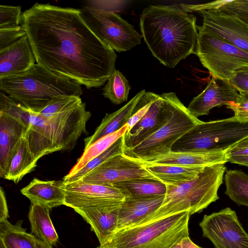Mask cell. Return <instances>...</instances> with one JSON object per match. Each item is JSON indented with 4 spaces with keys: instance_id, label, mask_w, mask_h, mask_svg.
<instances>
[{
    "instance_id": "d6a6232c",
    "label": "cell",
    "mask_w": 248,
    "mask_h": 248,
    "mask_svg": "<svg viewBox=\"0 0 248 248\" xmlns=\"http://www.w3.org/2000/svg\"><path fill=\"white\" fill-rule=\"evenodd\" d=\"M204 4V10L218 8L230 12L248 25V0H218Z\"/></svg>"
},
{
    "instance_id": "4dcf8cb0",
    "label": "cell",
    "mask_w": 248,
    "mask_h": 248,
    "mask_svg": "<svg viewBox=\"0 0 248 248\" xmlns=\"http://www.w3.org/2000/svg\"><path fill=\"white\" fill-rule=\"evenodd\" d=\"M130 89L125 76L120 71L115 70L108 79L103 95L113 104L119 105L127 101Z\"/></svg>"
},
{
    "instance_id": "4fadbf2b",
    "label": "cell",
    "mask_w": 248,
    "mask_h": 248,
    "mask_svg": "<svg viewBox=\"0 0 248 248\" xmlns=\"http://www.w3.org/2000/svg\"><path fill=\"white\" fill-rule=\"evenodd\" d=\"M176 96L173 92L160 95L144 116L124 134L123 150L138 145L167 123L172 114Z\"/></svg>"
},
{
    "instance_id": "83f0119b",
    "label": "cell",
    "mask_w": 248,
    "mask_h": 248,
    "mask_svg": "<svg viewBox=\"0 0 248 248\" xmlns=\"http://www.w3.org/2000/svg\"><path fill=\"white\" fill-rule=\"evenodd\" d=\"M125 197H148L164 195L166 184L159 180L136 179L124 181L113 185Z\"/></svg>"
},
{
    "instance_id": "9a60e30c",
    "label": "cell",
    "mask_w": 248,
    "mask_h": 248,
    "mask_svg": "<svg viewBox=\"0 0 248 248\" xmlns=\"http://www.w3.org/2000/svg\"><path fill=\"white\" fill-rule=\"evenodd\" d=\"M64 191V205L74 210L123 202L125 198L120 190L113 186L84 183L78 180L65 184Z\"/></svg>"
},
{
    "instance_id": "8d00e7d4",
    "label": "cell",
    "mask_w": 248,
    "mask_h": 248,
    "mask_svg": "<svg viewBox=\"0 0 248 248\" xmlns=\"http://www.w3.org/2000/svg\"><path fill=\"white\" fill-rule=\"evenodd\" d=\"M228 162L248 167V137L232 147Z\"/></svg>"
},
{
    "instance_id": "5bb4252c",
    "label": "cell",
    "mask_w": 248,
    "mask_h": 248,
    "mask_svg": "<svg viewBox=\"0 0 248 248\" xmlns=\"http://www.w3.org/2000/svg\"><path fill=\"white\" fill-rule=\"evenodd\" d=\"M203 28L248 53V25L234 14L218 8L200 10Z\"/></svg>"
},
{
    "instance_id": "d590c367",
    "label": "cell",
    "mask_w": 248,
    "mask_h": 248,
    "mask_svg": "<svg viewBox=\"0 0 248 248\" xmlns=\"http://www.w3.org/2000/svg\"><path fill=\"white\" fill-rule=\"evenodd\" d=\"M22 13L20 6L0 5V28L18 26Z\"/></svg>"
},
{
    "instance_id": "7bdbcfd3",
    "label": "cell",
    "mask_w": 248,
    "mask_h": 248,
    "mask_svg": "<svg viewBox=\"0 0 248 248\" xmlns=\"http://www.w3.org/2000/svg\"><path fill=\"white\" fill-rule=\"evenodd\" d=\"M38 244L39 248H52V246L38 239Z\"/></svg>"
},
{
    "instance_id": "2e32d148",
    "label": "cell",
    "mask_w": 248,
    "mask_h": 248,
    "mask_svg": "<svg viewBox=\"0 0 248 248\" xmlns=\"http://www.w3.org/2000/svg\"><path fill=\"white\" fill-rule=\"evenodd\" d=\"M240 96L229 81L212 77L204 90L194 97L187 108L194 116L207 115L216 107L235 102Z\"/></svg>"
},
{
    "instance_id": "7402d4cb",
    "label": "cell",
    "mask_w": 248,
    "mask_h": 248,
    "mask_svg": "<svg viewBox=\"0 0 248 248\" xmlns=\"http://www.w3.org/2000/svg\"><path fill=\"white\" fill-rule=\"evenodd\" d=\"M28 126L19 117L0 110V176L3 178L10 154Z\"/></svg>"
},
{
    "instance_id": "836d02e7",
    "label": "cell",
    "mask_w": 248,
    "mask_h": 248,
    "mask_svg": "<svg viewBox=\"0 0 248 248\" xmlns=\"http://www.w3.org/2000/svg\"><path fill=\"white\" fill-rule=\"evenodd\" d=\"M160 95L152 92H145L135 105L132 115L127 122L128 130H130L146 114L152 104Z\"/></svg>"
},
{
    "instance_id": "f6af8a7d",
    "label": "cell",
    "mask_w": 248,
    "mask_h": 248,
    "mask_svg": "<svg viewBox=\"0 0 248 248\" xmlns=\"http://www.w3.org/2000/svg\"><path fill=\"white\" fill-rule=\"evenodd\" d=\"M97 248H110V247H106V246H99L98 247H97Z\"/></svg>"
},
{
    "instance_id": "603a6c76",
    "label": "cell",
    "mask_w": 248,
    "mask_h": 248,
    "mask_svg": "<svg viewBox=\"0 0 248 248\" xmlns=\"http://www.w3.org/2000/svg\"><path fill=\"white\" fill-rule=\"evenodd\" d=\"M37 162L31 152L28 141L24 136L11 151L3 178L17 184L25 175L35 169Z\"/></svg>"
},
{
    "instance_id": "7a4b0ae2",
    "label": "cell",
    "mask_w": 248,
    "mask_h": 248,
    "mask_svg": "<svg viewBox=\"0 0 248 248\" xmlns=\"http://www.w3.org/2000/svg\"><path fill=\"white\" fill-rule=\"evenodd\" d=\"M0 110L19 117L28 126L25 138L37 161L55 152L73 149L79 138L87 132L86 124L91 117L83 102L45 116L29 110L1 91Z\"/></svg>"
},
{
    "instance_id": "e575fe53",
    "label": "cell",
    "mask_w": 248,
    "mask_h": 248,
    "mask_svg": "<svg viewBox=\"0 0 248 248\" xmlns=\"http://www.w3.org/2000/svg\"><path fill=\"white\" fill-rule=\"evenodd\" d=\"M82 102L80 97L64 96L54 100L38 113L45 116H50L74 108Z\"/></svg>"
},
{
    "instance_id": "7c38bea8",
    "label": "cell",
    "mask_w": 248,
    "mask_h": 248,
    "mask_svg": "<svg viewBox=\"0 0 248 248\" xmlns=\"http://www.w3.org/2000/svg\"><path fill=\"white\" fill-rule=\"evenodd\" d=\"M136 179L159 180L143 164L121 154L109 158L78 181L113 186L120 182Z\"/></svg>"
},
{
    "instance_id": "d4e9b609",
    "label": "cell",
    "mask_w": 248,
    "mask_h": 248,
    "mask_svg": "<svg viewBox=\"0 0 248 248\" xmlns=\"http://www.w3.org/2000/svg\"><path fill=\"white\" fill-rule=\"evenodd\" d=\"M50 209L31 203L28 218L31 233L50 246L56 245L59 237L49 215Z\"/></svg>"
},
{
    "instance_id": "b9f144b4",
    "label": "cell",
    "mask_w": 248,
    "mask_h": 248,
    "mask_svg": "<svg viewBox=\"0 0 248 248\" xmlns=\"http://www.w3.org/2000/svg\"><path fill=\"white\" fill-rule=\"evenodd\" d=\"M170 248H203L195 244L189 236L180 238Z\"/></svg>"
},
{
    "instance_id": "ee69618b",
    "label": "cell",
    "mask_w": 248,
    "mask_h": 248,
    "mask_svg": "<svg viewBox=\"0 0 248 248\" xmlns=\"http://www.w3.org/2000/svg\"><path fill=\"white\" fill-rule=\"evenodd\" d=\"M240 94L244 98L248 100V93H241Z\"/></svg>"
},
{
    "instance_id": "60d3db41",
    "label": "cell",
    "mask_w": 248,
    "mask_h": 248,
    "mask_svg": "<svg viewBox=\"0 0 248 248\" xmlns=\"http://www.w3.org/2000/svg\"><path fill=\"white\" fill-rule=\"evenodd\" d=\"M8 209L5 192L2 187L0 189V222L8 220Z\"/></svg>"
},
{
    "instance_id": "3957f363",
    "label": "cell",
    "mask_w": 248,
    "mask_h": 248,
    "mask_svg": "<svg viewBox=\"0 0 248 248\" xmlns=\"http://www.w3.org/2000/svg\"><path fill=\"white\" fill-rule=\"evenodd\" d=\"M140 25L148 47L165 66L173 68L182 60L195 54L198 34L196 18L179 5L145 8Z\"/></svg>"
},
{
    "instance_id": "e0dca14e",
    "label": "cell",
    "mask_w": 248,
    "mask_h": 248,
    "mask_svg": "<svg viewBox=\"0 0 248 248\" xmlns=\"http://www.w3.org/2000/svg\"><path fill=\"white\" fill-rule=\"evenodd\" d=\"M123 202L87 207L75 211L91 226L100 246L105 245L118 229V216Z\"/></svg>"
},
{
    "instance_id": "30bf717a",
    "label": "cell",
    "mask_w": 248,
    "mask_h": 248,
    "mask_svg": "<svg viewBox=\"0 0 248 248\" xmlns=\"http://www.w3.org/2000/svg\"><path fill=\"white\" fill-rule=\"evenodd\" d=\"M83 16L95 34L104 44L118 52L131 49L143 38L134 26L114 12L88 6L81 9Z\"/></svg>"
},
{
    "instance_id": "ffe728a7",
    "label": "cell",
    "mask_w": 248,
    "mask_h": 248,
    "mask_svg": "<svg viewBox=\"0 0 248 248\" xmlns=\"http://www.w3.org/2000/svg\"><path fill=\"white\" fill-rule=\"evenodd\" d=\"M164 195L127 197L120 208L117 231L134 226L161 206Z\"/></svg>"
},
{
    "instance_id": "277c9868",
    "label": "cell",
    "mask_w": 248,
    "mask_h": 248,
    "mask_svg": "<svg viewBox=\"0 0 248 248\" xmlns=\"http://www.w3.org/2000/svg\"><path fill=\"white\" fill-rule=\"evenodd\" d=\"M0 90L29 110L39 112L64 96L80 97L81 85L35 63L25 72L0 78Z\"/></svg>"
},
{
    "instance_id": "484cf974",
    "label": "cell",
    "mask_w": 248,
    "mask_h": 248,
    "mask_svg": "<svg viewBox=\"0 0 248 248\" xmlns=\"http://www.w3.org/2000/svg\"><path fill=\"white\" fill-rule=\"evenodd\" d=\"M23 221L13 224L0 222V248H39L37 238L22 227Z\"/></svg>"
},
{
    "instance_id": "ac0fdd59",
    "label": "cell",
    "mask_w": 248,
    "mask_h": 248,
    "mask_svg": "<svg viewBox=\"0 0 248 248\" xmlns=\"http://www.w3.org/2000/svg\"><path fill=\"white\" fill-rule=\"evenodd\" d=\"M194 152H173L155 158L139 161L143 164H162L184 167H206L225 164L229 161V150Z\"/></svg>"
},
{
    "instance_id": "d6986e66",
    "label": "cell",
    "mask_w": 248,
    "mask_h": 248,
    "mask_svg": "<svg viewBox=\"0 0 248 248\" xmlns=\"http://www.w3.org/2000/svg\"><path fill=\"white\" fill-rule=\"evenodd\" d=\"M36 62L27 35L0 50V78L25 72Z\"/></svg>"
},
{
    "instance_id": "1f68e13d",
    "label": "cell",
    "mask_w": 248,
    "mask_h": 248,
    "mask_svg": "<svg viewBox=\"0 0 248 248\" xmlns=\"http://www.w3.org/2000/svg\"><path fill=\"white\" fill-rule=\"evenodd\" d=\"M123 137L119 138L105 151L89 161L75 174L69 177H63L62 180L66 184L78 181L109 158L116 155L123 154Z\"/></svg>"
},
{
    "instance_id": "52a82bcc",
    "label": "cell",
    "mask_w": 248,
    "mask_h": 248,
    "mask_svg": "<svg viewBox=\"0 0 248 248\" xmlns=\"http://www.w3.org/2000/svg\"><path fill=\"white\" fill-rule=\"evenodd\" d=\"M248 137V122L240 123L234 116L202 122L183 135L171 152H194L230 149Z\"/></svg>"
},
{
    "instance_id": "cb8c5ba5",
    "label": "cell",
    "mask_w": 248,
    "mask_h": 248,
    "mask_svg": "<svg viewBox=\"0 0 248 248\" xmlns=\"http://www.w3.org/2000/svg\"><path fill=\"white\" fill-rule=\"evenodd\" d=\"M145 92V90H141L118 110L106 113L94 133L84 139V150L101 138L118 131L127 124L135 105Z\"/></svg>"
},
{
    "instance_id": "f35d334b",
    "label": "cell",
    "mask_w": 248,
    "mask_h": 248,
    "mask_svg": "<svg viewBox=\"0 0 248 248\" xmlns=\"http://www.w3.org/2000/svg\"><path fill=\"white\" fill-rule=\"evenodd\" d=\"M226 107L234 112V116L240 123L248 122V100L240 94L235 102L229 103Z\"/></svg>"
},
{
    "instance_id": "8fae6325",
    "label": "cell",
    "mask_w": 248,
    "mask_h": 248,
    "mask_svg": "<svg viewBox=\"0 0 248 248\" xmlns=\"http://www.w3.org/2000/svg\"><path fill=\"white\" fill-rule=\"evenodd\" d=\"M199 226L215 248H248V233L230 207L204 215Z\"/></svg>"
},
{
    "instance_id": "f546056e",
    "label": "cell",
    "mask_w": 248,
    "mask_h": 248,
    "mask_svg": "<svg viewBox=\"0 0 248 248\" xmlns=\"http://www.w3.org/2000/svg\"><path fill=\"white\" fill-rule=\"evenodd\" d=\"M128 129L127 124L118 131L106 136L84 150L81 156L69 173L64 177H69L84 167L89 161L105 151L116 140L124 135Z\"/></svg>"
},
{
    "instance_id": "44dd1931",
    "label": "cell",
    "mask_w": 248,
    "mask_h": 248,
    "mask_svg": "<svg viewBox=\"0 0 248 248\" xmlns=\"http://www.w3.org/2000/svg\"><path fill=\"white\" fill-rule=\"evenodd\" d=\"M65 184L63 180L44 181L34 178L20 192L31 203L51 209L64 205Z\"/></svg>"
},
{
    "instance_id": "4316f807",
    "label": "cell",
    "mask_w": 248,
    "mask_h": 248,
    "mask_svg": "<svg viewBox=\"0 0 248 248\" xmlns=\"http://www.w3.org/2000/svg\"><path fill=\"white\" fill-rule=\"evenodd\" d=\"M149 171L166 185L175 184L195 178L205 167H184L162 164H143Z\"/></svg>"
},
{
    "instance_id": "f1b7e54d",
    "label": "cell",
    "mask_w": 248,
    "mask_h": 248,
    "mask_svg": "<svg viewBox=\"0 0 248 248\" xmlns=\"http://www.w3.org/2000/svg\"><path fill=\"white\" fill-rule=\"evenodd\" d=\"M225 193L238 205L248 207V174L238 170H226Z\"/></svg>"
},
{
    "instance_id": "6da1fadb",
    "label": "cell",
    "mask_w": 248,
    "mask_h": 248,
    "mask_svg": "<svg viewBox=\"0 0 248 248\" xmlns=\"http://www.w3.org/2000/svg\"><path fill=\"white\" fill-rule=\"evenodd\" d=\"M37 63L87 88L103 85L115 70L114 50L95 34L81 10L35 3L22 12Z\"/></svg>"
},
{
    "instance_id": "9c48e42d",
    "label": "cell",
    "mask_w": 248,
    "mask_h": 248,
    "mask_svg": "<svg viewBox=\"0 0 248 248\" xmlns=\"http://www.w3.org/2000/svg\"><path fill=\"white\" fill-rule=\"evenodd\" d=\"M202 122L189 111L176 95L172 114L167 123L138 145L124 149L123 154L139 161L165 155L183 135Z\"/></svg>"
},
{
    "instance_id": "ab89813d",
    "label": "cell",
    "mask_w": 248,
    "mask_h": 248,
    "mask_svg": "<svg viewBox=\"0 0 248 248\" xmlns=\"http://www.w3.org/2000/svg\"><path fill=\"white\" fill-rule=\"evenodd\" d=\"M229 81L239 93H248V70L235 73Z\"/></svg>"
},
{
    "instance_id": "5b68a950",
    "label": "cell",
    "mask_w": 248,
    "mask_h": 248,
    "mask_svg": "<svg viewBox=\"0 0 248 248\" xmlns=\"http://www.w3.org/2000/svg\"><path fill=\"white\" fill-rule=\"evenodd\" d=\"M226 170L225 164L208 166L190 180L166 185V193L161 206L135 225L154 221L183 212L189 211L190 216L202 212L211 203L219 199L218 190L223 183Z\"/></svg>"
},
{
    "instance_id": "ba28073f",
    "label": "cell",
    "mask_w": 248,
    "mask_h": 248,
    "mask_svg": "<svg viewBox=\"0 0 248 248\" xmlns=\"http://www.w3.org/2000/svg\"><path fill=\"white\" fill-rule=\"evenodd\" d=\"M195 52L212 77L227 81L238 72L248 70V53L223 38L197 27Z\"/></svg>"
},
{
    "instance_id": "74e56055",
    "label": "cell",
    "mask_w": 248,
    "mask_h": 248,
    "mask_svg": "<svg viewBox=\"0 0 248 248\" xmlns=\"http://www.w3.org/2000/svg\"><path fill=\"white\" fill-rule=\"evenodd\" d=\"M26 35V32L21 25L0 28V50Z\"/></svg>"
},
{
    "instance_id": "8992f818",
    "label": "cell",
    "mask_w": 248,
    "mask_h": 248,
    "mask_svg": "<svg viewBox=\"0 0 248 248\" xmlns=\"http://www.w3.org/2000/svg\"><path fill=\"white\" fill-rule=\"evenodd\" d=\"M189 211L117 232L105 245L112 248H170L189 236Z\"/></svg>"
}]
</instances>
